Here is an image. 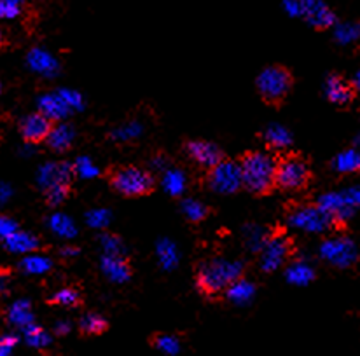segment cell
<instances>
[{"instance_id": "cell-52", "label": "cell", "mask_w": 360, "mask_h": 356, "mask_svg": "<svg viewBox=\"0 0 360 356\" xmlns=\"http://www.w3.org/2000/svg\"><path fill=\"white\" fill-rule=\"evenodd\" d=\"M11 2H14V4H20V6H23V2H25V0H11Z\"/></svg>"}, {"instance_id": "cell-29", "label": "cell", "mask_w": 360, "mask_h": 356, "mask_svg": "<svg viewBox=\"0 0 360 356\" xmlns=\"http://www.w3.org/2000/svg\"><path fill=\"white\" fill-rule=\"evenodd\" d=\"M163 189L174 197L182 196L184 190H186V177H184L182 171L170 170V168H168V170H165Z\"/></svg>"}, {"instance_id": "cell-33", "label": "cell", "mask_w": 360, "mask_h": 356, "mask_svg": "<svg viewBox=\"0 0 360 356\" xmlns=\"http://www.w3.org/2000/svg\"><path fill=\"white\" fill-rule=\"evenodd\" d=\"M269 232L264 231L261 228H255V225H248L245 229V243L250 248L252 251H261L262 244H264L266 237H268Z\"/></svg>"}, {"instance_id": "cell-42", "label": "cell", "mask_w": 360, "mask_h": 356, "mask_svg": "<svg viewBox=\"0 0 360 356\" xmlns=\"http://www.w3.org/2000/svg\"><path fill=\"white\" fill-rule=\"evenodd\" d=\"M16 344H18L16 336H11V334H7V336L0 337V356H7V355L13 353V350L16 348Z\"/></svg>"}, {"instance_id": "cell-15", "label": "cell", "mask_w": 360, "mask_h": 356, "mask_svg": "<svg viewBox=\"0 0 360 356\" xmlns=\"http://www.w3.org/2000/svg\"><path fill=\"white\" fill-rule=\"evenodd\" d=\"M53 121L48 116H44L42 112L30 114L23 119L21 122V136L27 143H41L48 138V135L51 133Z\"/></svg>"}, {"instance_id": "cell-40", "label": "cell", "mask_w": 360, "mask_h": 356, "mask_svg": "<svg viewBox=\"0 0 360 356\" xmlns=\"http://www.w3.org/2000/svg\"><path fill=\"white\" fill-rule=\"evenodd\" d=\"M21 6L14 4L11 0H0V21L2 20H14L20 16Z\"/></svg>"}, {"instance_id": "cell-47", "label": "cell", "mask_w": 360, "mask_h": 356, "mask_svg": "<svg viewBox=\"0 0 360 356\" xmlns=\"http://www.w3.org/2000/svg\"><path fill=\"white\" fill-rule=\"evenodd\" d=\"M7 290H9V275L0 271V297L6 296Z\"/></svg>"}, {"instance_id": "cell-6", "label": "cell", "mask_w": 360, "mask_h": 356, "mask_svg": "<svg viewBox=\"0 0 360 356\" xmlns=\"http://www.w3.org/2000/svg\"><path fill=\"white\" fill-rule=\"evenodd\" d=\"M289 224L306 232L340 231L341 228L319 204H300L289 211Z\"/></svg>"}, {"instance_id": "cell-35", "label": "cell", "mask_w": 360, "mask_h": 356, "mask_svg": "<svg viewBox=\"0 0 360 356\" xmlns=\"http://www.w3.org/2000/svg\"><path fill=\"white\" fill-rule=\"evenodd\" d=\"M153 346L167 355H177L180 351V343L177 337L163 336V334L153 337Z\"/></svg>"}, {"instance_id": "cell-50", "label": "cell", "mask_w": 360, "mask_h": 356, "mask_svg": "<svg viewBox=\"0 0 360 356\" xmlns=\"http://www.w3.org/2000/svg\"><path fill=\"white\" fill-rule=\"evenodd\" d=\"M75 253H77V250H74V248H65V250L61 251V255H65V257H67V255H70L72 257V255H75Z\"/></svg>"}, {"instance_id": "cell-9", "label": "cell", "mask_w": 360, "mask_h": 356, "mask_svg": "<svg viewBox=\"0 0 360 356\" xmlns=\"http://www.w3.org/2000/svg\"><path fill=\"white\" fill-rule=\"evenodd\" d=\"M320 253L330 264L338 265V268H348L357 261V250L355 244L347 237H334V239H327L320 248Z\"/></svg>"}, {"instance_id": "cell-20", "label": "cell", "mask_w": 360, "mask_h": 356, "mask_svg": "<svg viewBox=\"0 0 360 356\" xmlns=\"http://www.w3.org/2000/svg\"><path fill=\"white\" fill-rule=\"evenodd\" d=\"M74 136L75 131L72 126L58 124L53 126L51 133L48 135L46 142H48V145L51 147V150H55V152H65V150L70 149L72 142H74Z\"/></svg>"}, {"instance_id": "cell-7", "label": "cell", "mask_w": 360, "mask_h": 356, "mask_svg": "<svg viewBox=\"0 0 360 356\" xmlns=\"http://www.w3.org/2000/svg\"><path fill=\"white\" fill-rule=\"evenodd\" d=\"M292 241L280 229L269 231L264 244L261 248V268L264 272H273L285 264L287 258L292 255Z\"/></svg>"}, {"instance_id": "cell-28", "label": "cell", "mask_w": 360, "mask_h": 356, "mask_svg": "<svg viewBox=\"0 0 360 356\" xmlns=\"http://www.w3.org/2000/svg\"><path fill=\"white\" fill-rule=\"evenodd\" d=\"M23 336L28 346L35 348V350H42V348L51 344V337L48 336V332L44 329H41L39 325H35V323H30L28 327H25Z\"/></svg>"}, {"instance_id": "cell-31", "label": "cell", "mask_w": 360, "mask_h": 356, "mask_svg": "<svg viewBox=\"0 0 360 356\" xmlns=\"http://www.w3.org/2000/svg\"><path fill=\"white\" fill-rule=\"evenodd\" d=\"M49 228L55 235H58L60 237H74L77 235V228H75L74 222L70 220V217L63 213H56L49 218Z\"/></svg>"}, {"instance_id": "cell-26", "label": "cell", "mask_w": 360, "mask_h": 356, "mask_svg": "<svg viewBox=\"0 0 360 356\" xmlns=\"http://www.w3.org/2000/svg\"><path fill=\"white\" fill-rule=\"evenodd\" d=\"M20 268L27 275H46L51 269V261L48 257H42V255L27 253V257L21 261Z\"/></svg>"}, {"instance_id": "cell-1", "label": "cell", "mask_w": 360, "mask_h": 356, "mask_svg": "<svg viewBox=\"0 0 360 356\" xmlns=\"http://www.w3.org/2000/svg\"><path fill=\"white\" fill-rule=\"evenodd\" d=\"M245 272V265L240 261L212 258L203 262L196 272V286L203 296L215 297L226 292L231 283L240 279Z\"/></svg>"}, {"instance_id": "cell-25", "label": "cell", "mask_w": 360, "mask_h": 356, "mask_svg": "<svg viewBox=\"0 0 360 356\" xmlns=\"http://www.w3.org/2000/svg\"><path fill=\"white\" fill-rule=\"evenodd\" d=\"M254 294H255L254 285L245 282L243 278L236 279L235 283H231V285L226 289V296H228L229 301L235 302V304H247V302L254 297Z\"/></svg>"}, {"instance_id": "cell-34", "label": "cell", "mask_w": 360, "mask_h": 356, "mask_svg": "<svg viewBox=\"0 0 360 356\" xmlns=\"http://www.w3.org/2000/svg\"><path fill=\"white\" fill-rule=\"evenodd\" d=\"M51 304L63 305V308H75V305L81 304V296L75 289H61L60 292H56L51 297Z\"/></svg>"}, {"instance_id": "cell-14", "label": "cell", "mask_w": 360, "mask_h": 356, "mask_svg": "<svg viewBox=\"0 0 360 356\" xmlns=\"http://www.w3.org/2000/svg\"><path fill=\"white\" fill-rule=\"evenodd\" d=\"M74 178V166L68 163H48L41 166L37 173V182L42 189H49L53 185H70Z\"/></svg>"}, {"instance_id": "cell-22", "label": "cell", "mask_w": 360, "mask_h": 356, "mask_svg": "<svg viewBox=\"0 0 360 356\" xmlns=\"http://www.w3.org/2000/svg\"><path fill=\"white\" fill-rule=\"evenodd\" d=\"M264 142L266 145L271 149H285L292 143V135L287 128L280 124H271L266 128L264 131Z\"/></svg>"}, {"instance_id": "cell-46", "label": "cell", "mask_w": 360, "mask_h": 356, "mask_svg": "<svg viewBox=\"0 0 360 356\" xmlns=\"http://www.w3.org/2000/svg\"><path fill=\"white\" fill-rule=\"evenodd\" d=\"M153 166L156 168V170H160V171H165V170H168V159L165 156H156L153 159Z\"/></svg>"}, {"instance_id": "cell-13", "label": "cell", "mask_w": 360, "mask_h": 356, "mask_svg": "<svg viewBox=\"0 0 360 356\" xmlns=\"http://www.w3.org/2000/svg\"><path fill=\"white\" fill-rule=\"evenodd\" d=\"M319 206H322L341 228L345 229L347 225V218L350 217L352 211H354V203L350 201V197L347 196V192L343 194H336V192H330V194H323V196L319 197L316 201Z\"/></svg>"}, {"instance_id": "cell-27", "label": "cell", "mask_w": 360, "mask_h": 356, "mask_svg": "<svg viewBox=\"0 0 360 356\" xmlns=\"http://www.w3.org/2000/svg\"><path fill=\"white\" fill-rule=\"evenodd\" d=\"M313 278H315V272L304 262H296V264L287 269V282L292 283V285L304 286L309 282H313Z\"/></svg>"}, {"instance_id": "cell-51", "label": "cell", "mask_w": 360, "mask_h": 356, "mask_svg": "<svg viewBox=\"0 0 360 356\" xmlns=\"http://www.w3.org/2000/svg\"><path fill=\"white\" fill-rule=\"evenodd\" d=\"M355 86H357V89L360 91V70L357 72V75H355Z\"/></svg>"}, {"instance_id": "cell-10", "label": "cell", "mask_w": 360, "mask_h": 356, "mask_svg": "<svg viewBox=\"0 0 360 356\" xmlns=\"http://www.w3.org/2000/svg\"><path fill=\"white\" fill-rule=\"evenodd\" d=\"M359 95V89L354 81H348L341 74H330L326 82V96L330 103L338 107H347L355 102Z\"/></svg>"}, {"instance_id": "cell-2", "label": "cell", "mask_w": 360, "mask_h": 356, "mask_svg": "<svg viewBox=\"0 0 360 356\" xmlns=\"http://www.w3.org/2000/svg\"><path fill=\"white\" fill-rule=\"evenodd\" d=\"M241 183L254 196H268L275 189V157L266 152H247L240 159Z\"/></svg>"}, {"instance_id": "cell-39", "label": "cell", "mask_w": 360, "mask_h": 356, "mask_svg": "<svg viewBox=\"0 0 360 356\" xmlns=\"http://www.w3.org/2000/svg\"><path fill=\"white\" fill-rule=\"evenodd\" d=\"M86 220L91 228L95 229H105L110 222V211L109 210H93L86 215Z\"/></svg>"}, {"instance_id": "cell-38", "label": "cell", "mask_w": 360, "mask_h": 356, "mask_svg": "<svg viewBox=\"0 0 360 356\" xmlns=\"http://www.w3.org/2000/svg\"><path fill=\"white\" fill-rule=\"evenodd\" d=\"M100 243H102L103 251L107 255H124V244L117 236L103 235L100 237Z\"/></svg>"}, {"instance_id": "cell-11", "label": "cell", "mask_w": 360, "mask_h": 356, "mask_svg": "<svg viewBox=\"0 0 360 356\" xmlns=\"http://www.w3.org/2000/svg\"><path fill=\"white\" fill-rule=\"evenodd\" d=\"M300 18H304L316 30H326L336 23V16L322 0H297Z\"/></svg>"}, {"instance_id": "cell-19", "label": "cell", "mask_w": 360, "mask_h": 356, "mask_svg": "<svg viewBox=\"0 0 360 356\" xmlns=\"http://www.w3.org/2000/svg\"><path fill=\"white\" fill-rule=\"evenodd\" d=\"M4 246L11 251V253H21V255H27L32 253L39 248V239L35 236L28 235L25 231H14L13 235L4 237Z\"/></svg>"}, {"instance_id": "cell-18", "label": "cell", "mask_w": 360, "mask_h": 356, "mask_svg": "<svg viewBox=\"0 0 360 356\" xmlns=\"http://www.w3.org/2000/svg\"><path fill=\"white\" fill-rule=\"evenodd\" d=\"M39 112H42L44 116L51 119V121H55V119H65L68 114L74 112V110L68 107V103L65 102L61 93L56 91L39 98Z\"/></svg>"}, {"instance_id": "cell-4", "label": "cell", "mask_w": 360, "mask_h": 356, "mask_svg": "<svg viewBox=\"0 0 360 356\" xmlns=\"http://www.w3.org/2000/svg\"><path fill=\"white\" fill-rule=\"evenodd\" d=\"M292 74L282 65L268 67L259 74L257 91L268 105L278 107L292 89Z\"/></svg>"}, {"instance_id": "cell-5", "label": "cell", "mask_w": 360, "mask_h": 356, "mask_svg": "<svg viewBox=\"0 0 360 356\" xmlns=\"http://www.w3.org/2000/svg\"><path fill=\"white\" fill-rule=\"evenodd\" d=\"M311 168L304 157L289 154L276 163L275 185L282 190H302L311 182Z\"/></svg>"}, {"instance_id": "cell-24", "label": "cell", "mask_w": 360, "mask_h": 356, "mask_svg": "<svg viewBox=\"0 0 360 356\" xmlns=\"http://www.w3.org/2000/svg\"><path fill=\"white\" fill-rule=\"evenodd\" d=\"M156 251H158V258H160L161 268L167 269V271H170V269H174L175 265L179 264V251L174 241L160 239L158 241Z\"/></svg>"}, {"instance_id": "cell-12", "label": "cell", "mask_w": 360, "mask_h": 356, "mask_svg": "<svg viewBox=\"0 0 360 356\" xmlns=\"http://www.w3.org/2000/svg\"><path fill=\"white\" fill-rule=\"evenodd\" d=\"M186 152L198 166L207 168L210 170L212 166H215L217 163H221L224 159V154L219 149L217 145L210 142H205V140H189L186 142Z\"/></svg>"}, {"instance_id": "cell-3", "label": "cell", "mask_w": 360, "mask_h": 356, "mask_svg": "<svg viewBox=\"0 0 360 356\" xmlns=\"http://www.w3.org/2000/svg\"><path fill=\"white\" fill-rule=\"evenodd\" d=\"M109 182L114 190L126 197L149 196L156 187L153 175L135 166L114 168L109 173Z\"/></svg>"}, {"instance_id": "cell-23", "label": "cell", "mask_w": 360, "mask_h": 356, "mask_svg": "<svg viewBox=\"0 0 360 356\" xmlns=\"http://www.w3.org/2000/svg\"><path fill=\"white\" fill-rule=\"evenodd\" d=\"M333 168L338 173H360V154L357 150H345L334 157Z\"/></svg>"}, {"instance_id": "cell-44", "label": "cell", "mask_w": 360, "mask_h": 356, "mask_svg": "<svg viewBox=\"0 0 360 356\" xmlns=\"http://www.w3.org/2000/svg\"><path fill=\"white\" fill-rule=\"evenodd\" d=\"M336 35L341 41H348V39H352V35H360V28L350 27V25H341V27L338 28Z\"/></svg>"}, {"instance_id": "cell-48", "label": "cell", "mask_w": 360, "mask_h": 356, "mask_svg": "<svg viewBox=\"0 0 360 356\" xmlns=\"http://www.w3.org/2000/svg\"><path fill=\"white\" fill-rule=\"evenodd\" d=\"M68 332H70V325H68L67 322L56 323V327H55L56 336H65V334H68Z\"/></svg>"}, {"instance_id": "cell-41", "label": "cell", "mask_w": 360, "mask_h": 356, "mask_svg": "<svg viewBox=\"0 0 360 356\" xmlns=\"http://www.w3.org/2000/svg\"><path fill=\"white\" fill-rule=\"evenodd\" d=\"M18 224L11 217H6V215H0V239L11 236L14 231H18Z\"/></svg>"}, {"instance_id": "cell-43", "label": "cell", "mask_w": 360, "mask_h": 356, "mask_svg": "<svg viewBox=\"0 0 360 356\" xmlns=\"http://www.w3.org/2000/svg\"><path fill=\"white\" fill-rule=\"evenodd\" d=\"M140 133V126L136 124V122H131V124L124 126V128L117 129L116 135H114V138L117 140H129L133 138V136H136Z\"/></svg>"}, {"instance_id": "cell-49", "label": "cell", "mask_w": 360, "mask_h": 356, "mask_svg": "<svg viewBox=\"0 0 360 356\" xmlns=\"http://www.w3.org/2000/svg\"><path fill=\"white\" fill-rule=\"evenodd\" d=\"M347 196L350 197V201L354 203V206H357V204H360V187H359V189L348 190Z\"/></svg>"}, {"instance_id": "cell-8", "label": "cell", "mask_w": 360, "mask_h": 356, "mask_svg": "<svg viewBox=\"0 0 360 356\" xmlns=\"http://www.w3.org/2000/svg\"><path fill=\"white\" fill-rule=\"evenodd\" d=\"M208 187L217 194H235L243 187L240 164L231 159H222L208 170Z\"/></svg>"}, {"instance_id": "cell-54", "label": "cell", "mask_w": 360, "mask_h": 356, "mask_svg": "<svg viewBox=\"0 0 360 356\" xmlns=\"http://www.w3.org/2000/svg\"><path fill=\"white\" fill-rule=\"evenodd\" d=\"M0 93H2V84H0Z\"/></svg>"}, {"instance_id": "cell-53", "label": "cell", "mask_w": 360, "mask_h": 356, "mask_svg": "<svg viewBox=\"0 0 360 356\" xmlns=\"http://www.w3.org/2000/svg\"><path fill=\"white\" fill-rule=\"evenodd\" d=\"M2 42H4V35H2V32H0V46H2Z\"/></svg>"}, {"instance_id": "cell-30", "label": "cell", "mask_w": 360, "mask_h": 356, "mask_svg": "<svg viewBox=\"0 0 360 356\" xmlns=\"http://www.w3.org/2000/svg\"><path fill=\"white\" fill-rule=\"evenodd\" d=\"M79 329H81L82 336H102L109 329V323L98 315H88L81 319Z\"/></svg>"}, {"instance_id": "cell-21", "label": "cell", "mask_w": 360, "mask_h": 356, "mask_svg": "<svg viewBox=\"0 0 360 356\" xmlns=\"http://www.w3.org/2000/svg\"><path fill=\"white\" fill-rule=\"evenodd\" d=\"M7 319L11 322V325L18 327V329L23 330L25 327H28L30 323H34V312H32V305L28 301H18L7 311Z\"/></svg>"}, {"instance_id": "cell-16", "label": "cell", "mask_w": 360, "mask_h": 356, "mask_svg": "<svg viewBox=\"0 0 360 356\" xmlns=\"http://www.w3.org/2000/svg\"><path fill=\"white\" fill-rule=\"evenodd\" d=\"M102 271L114 283H124L131 278V268L124 255H103Z\"/></svg>"}, {"instance_id": "cell-36", "label": "cell", "mask_w": 360, "mask_h": 356, "mask_svg": "<svg viewBox=\"0 0 360 356\" xmlns=\"http://www.w3.org/2000/svg\"><path fill=\"white\" fill-rule=\"evenodd\" d=\"M72 166H74V173L81 178H95L100 173L98 168L93 164V161L86 159V157H79L75 161V164H72Z\"/></svg>"}, {"instance_id": "cell-32", "label": "cell", "mask_w": 360, "mask_h": 356, "mask_svg": "<svg viewBox=\"0 0 360 356\" xmlns=\"http://www.w3.org/2000/svg\"><path fill=\"white\" fill-rule=\"evenodd\" d=\"M182 213L193 224H200L208 217V208L203 203L194 199H186L182 203Z\"/></svg>"}, {"instance_id": "cell-45", "label": "cell", "mask_w": 360, "mask_h": 356, "mask_svg": "<svg viewBox=\"0 0 360 356\" xmlns=\"http://www.w3.org/2000/svg\"><path fill=\"white\" fill-rule=\"evenodd\" d=\"M11 197H13V189H11V185H7V183H2V185H0V203H7Z\"/></svg>"}, {"instance_id": "cell-37", "label": "cell", "mask_w": 360, "mask_h": 356, "mask_svg": "<svg viewBox=\"0 0 360 356\" xmlns=\"http://www.w3.org/2000/svg\"><path fill=\"white\" fill-rule=\"evenodd\" d=\"M44 194L49 206H58L60 203H63L67 199L68 194H70V185H53L49 189H46Z\"/></svg>"}, {"instance_id": "cell-17", "label": "cell", "mask_w": 360, "mask_h": 356, "mask_svg": "<svg viewBox=\"0 0 360 356\" xmlns=\"http://www.w3.org/2000/svg\"><path fill=\"white\" fill-rule=\"evenodd\" d=\"M27 63L32 70L44 75V77H55L60 72L58 61L53 58L48 51H44V49L41 48H35L28 53Z\"/></svg>"}]
</instances>
